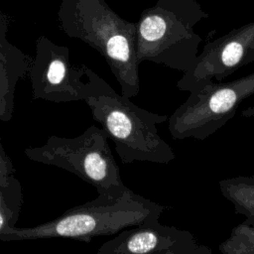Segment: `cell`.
<instances>
[{"label": "cell", "mask_w": 254, "mask_h": 254, "mask_svg": "<svg viewBox=\"0 0 254 254\" xmlns=\"http://www.w3.org/2000/svg\"><path fill=\"white\" fill-rule=\"evenodd\" d=\"M221 194L238 214L254 223V176H237L219 181Z\"/></svg>", "instance_id": "cell-11"}, {"label": "cell", "mask_w": 254, "mask_h": 254, "mask_svg": "<svg viewBox=\"0 0 254 254\" xmlns=\"http://www.w3.org/2000/svg\"><path fill=\"white\" fill-rule=\"evenodd\" d=\"M8 19L0 13V120L12 119L17 83L29 73L32 58L7 39Z\"/></svg>", "instance_id": "cell-10"}, {"label": "cell", "mask_w": 254, "mask_h": 254, "mask_svg": "<svg viewBox=\"0 0 254 254\" xmlns=\"http://www.w3.org/2000/svg\"><path fill=\"white\" fill-rule=\"evenodd\" d=\"M28 75L35 99L54 103L82 100L85 65H73L68 48L57 45L46 36L37 39Z\"/></svg>", "instance_id": "cell-7"}, {"label": "cell", "mask_w": 254, "mask_h": 254, "mask_svg": "<svg viewBox=\"0 0 254 254\" xmlns=\"http://www.w3.org/2000/svg\"><path fill=\"white\" fill-rule=\"evenodd\" d=\"M15 224L16 223L4 211L0 210V240Z\"/></svg>", "instance_id": "cell-15"}, {"label": "cell", "mask_w": 254, "mask_h": 254, "mask_svg": "<svg viewBox=\"0 0 254 254\" xmlns=\"http://www.w3.org/2000/svg\"><path fill=\"white\" fill-rule=\"evenodd\" d=\"M241 115L244 117H254V105L249 106L248 108L241 111Z\"/></svg>", "instance_id": "cell-16"}, {"label": "cell", "mask_w": 254, "mask_h": 254, "mask_svg": "<svg viewBox=\"0 0 254 254\" xmlns=\"http://www.w3.org/2000/svg\"><path fill=\"white\" fill-rule=\"evenodd\" d=\"M254 95V72L227 82L210 81L190 92L189 97L168 118L174 139L204 140L232 119L239 105Z\"/></svg>", "instance_id": "cell-6"}, {"label": "cell", "mask_w": 254, "mask_h": 254, "mask_svg": "<svg viewBox=\"0 0 254 254\" xmlns=\"http://www.w3.org/2000/svg\"><path fill=\"white\" fill-rule=\"evenodd\" d=\"M206 18L208 14L196 0H157L136 23L139 64L149 61L183 73L190 69L202 41L194 27Z\"/></svg>", "instance_id": "cell-4"}, {"label": "cell", "mask_w": 254, "mask_h": 254, "mask_svg": "<svg viewBox=\"0 0 254 254\" xmlns=\"http://www.w3.org/2000/svg\"><path fill=\"white\" fill-rule=\"evenodd\" d=\"M108 139L101 127L92 125L73 138L52 135L44 145L26 148L24 153L31 161L72 173L104 194L126 188Z\"/></svg>", "instance_id": "cell-5"}, {"label": "cell", "mask_w": 254, "mask_h": 254, "mask_svg": "<svg viewBox=\"0 0 254 254\" xmlns=\"http://www.w3.org/2000/svg\"><path fill=\"white\" fill-rule=\"evenodd\" d=\"M15 167L2 145L0 136V186L9 185L15 178Z\"/></svg>", "instance_id": "cell-14"}, {"label": "cell", "mask_w": 254, "mask_h": 254, "mask_svg": "<svg viewBox=\"0 0 254 254\" xmlns=\"http://www.w3.org/2000/svg\"><path fill=\"white\" fill-rule=\"evenodd\" d=\"M168 207L135 193L129 188L98 194L73 206L53 220L33 227H12L1 241L69 238L90 242L98 236L115 235L125 228L159 220Z\"/></svg>", "instance_id": "cell-2"}, {"label": "cell", "mask_w": 254, "mask_h": 254, "mask_svg": "<svg viewBox=\"0 0 254 254\" xmlns=\"http://www.w3.org/2000/svg\"><path fill=\"white\" fill-rule=\"evenodd\" d=\"M194 235L159 220L123 229L98 248L97 254H211Z\"/></svg>", "instance_id": "cell-9"}, {"label": "cell", "mask_w": 254, "mask_h": 254, "mask_svg": "<svg viewBox=\"0 0 254 254\" xmlns=\"http://www.w3.org/2000/svg\"><path fill=\"white\" fill-rule=\"evenodd\" d=\"M58 17L64 34L104 58L122 94L133 97L139 93L136 23L119 17L104 0H62Z\"/></svg>", "instance_id": "cell-3"}, {"label": "cell", "mask_w": 254, "mask_h": 254, "mask_svg": "<svg viewBox=\"0 0 254 254\" xmlns=\"http://www.w3.org/2000/svg\"><path fill=\"white\" fill-rule=\"evenodd\" d=\"M218 250L223 254H254V223L246 218L234 226Z\"/></svg>", "instance_id": "cell-12"}, {"label": "cell", "mask_w": 254, "mask_h": 254, "mask_svg": "<svg viewBox=\"0 0 254 254\" xmlns=\"http://www.w3.org/2000/svg\"><path fill=\"white\" fill-rule=\"evenodd\" d=\"M254 62V21L208 42L193 66L177 82L180 90L193 92L214 78L222 81L238 68Z\"/></svg>", "instance_id": "cell-8"}, {"label": "cell", "mask_w": 254, "mask_h": 254, "mask_svg": "<svg viewBox=\"0 0 254 254\" xmlns=\"http://www.w3.org/2000/svg\"><path fill=\"white\" fill-rule=\"evenodd\" d=\"M23 204L21 183L14 178L7 186H0V210L17 223Z\"/></svg>", "instance_id": "cell-13"}, {"label": "cell", "mask_w": 254, "mask_h": 254, "mask_svg": "<svg viewBox=\"0 0 254 254\" xmlns=\"http://www.w3.org/2000/svg\"><path fill=\"white\" fill-rule=\"evenodd\" d=\"M81 94L92 118L114 143L122 163L168 164L176 158L172 147L158 132L157 126L168 120L167 115L139 107L86 65Z\"/></svg>", "instance_id": "cell-1"}]
</instances>
